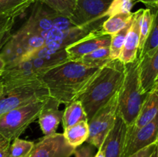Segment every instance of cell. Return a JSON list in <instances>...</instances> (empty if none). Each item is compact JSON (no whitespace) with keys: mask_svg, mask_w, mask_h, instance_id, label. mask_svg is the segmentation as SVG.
Here are the masks:
<instances>
[{"mask_svg":"<svg viewBox=\"0 0 158 157\" xmlns=\"http://www.w3.org/2000/svg\"><path fill=\"white\" fill-rule=\"evenodd\" d=\"M100 69L88 67L80 62L68 61L48 70L40 80L49 96L60 104L68 105L78 99Z\"/></svg>","mask_w":158,"mask_h":157,"instance_id":"6da1fadb","label":"cell"},{"mask_svg":"<svg viewBox=\"0 0 158 157\" xmlns=\"http://www.w3.org/2000/svg\"><path fill=\"white\" fill-rule=\"evenodd\" d=\"M124 74L125 66L120 59L112 60L99 70L77 99L81 103L88 121L120 90Z\"/></svg>","mask_w":158,"mask_h":157,"instance_id":"7a4b0ae2","label":"cell"},{"mask_svg":"<svg viewBox=\"0 0 158 157\" xmlns=\"http://www.w3.org/2000/svg\"><path fill=\"white\" fill-rule=\"evenodd\" d=\"M124 66V78L118 93V113L130 126L135 122L148 92L142 90L139 58Z\"/></svg>","mask_w":158,"mask_h":157,"instance_id":"3957f363","label":"cell"},{"mask_svg":"<svg viewBox=\"0 0 158 157\" xmlns=\"http://www.w3.org/2000/svg\"><path fill=\"white\" fill-rule=\"evenodd\" d=\"M49 97L14 109L1 115L0 135L10 142L19 138L28 126L38 119Z\"/></svg>","mask_w":158,"mask_h":157,"instance_id":"277c9868","label":"cell"},{"mask_svg":"<svg viewBox=\"0 0 158 157\" xmlns=\"http://www.w3.org/2000/svg\"><path fill=\"white\" fill-rule=\"evenodd\" d=\"M107 18L108 17H103L88 25L76 26L65 31L52 29L41 32L40 35L46 41L44 47L56 51L66 49V48L70 45L84 38L102 34V25Z\"/></svg>","mask_w":158,"mask_h":157,"instance_id":"5b68a950","label":"cell"},{"mask_svg":"<svg viewBox=\"0 0 158 157\" xmlns=\"http://www.w3.org/2000/svg\"><path fill=\"white\" fill-rule=\"evenodd\" d=\"M49 96L47 89L40 79L4 91L0 96V116L12 109Z\"/></svg>","mask_w":158,"mask_h":157,"instance_id":"8992f818","label":"cell"},{"mask_svg":"<svg viewBox=\"0 0 158 157\" xmlns=\"http://www.w3.org/2000/svg\"><path fill=\"white\" fill-rule=\"evenodd\" d=\"M118 93L119 91L88 121L89 136L86 143L97 149L115 123L118 113Z\"/></svg>","mask_w":158,"mask_h":157,"instance_id":"52a82bcc","label":"cell"},{"mask_svg":"<svg viewBox=\"0 0 158 157\" xmlns=\"http://www.w3.org/2000/svg\"><path fill=\"white\" fill-rule=\"evenodd\" d=\"M44 72L39 70L28 58L5 66L0 78L4 91L24 86L40 79Z\"/></svg>","mask_w":158,"mask_h":157,"instance_id":"ba28073f","label":"cell"},{"mask_svg":"<svg viewBox=\"0 0 158 157\" xmlns=\"http://www.w3.org/2000/svg\"><path fill=\"white\" fill-rule=\"evenodd\" d=\"M158 136V112L149 123L140 128L127 126L122 157H128L140 149L157 143Z\"/></svg>","mask_w":158,"mask_h":157,"instance_id":"9c48e42d","label":"cell"},{"mask_svg":"<svg viewBox=\"0 0 158 157\" xmlns=\"http://www.w3.org/2000/svg\"><path fill=\"white\" fill-rule=\"evenodd\" d=\"M113 0H77L69 17L76 26H83L106 17L105 13Z\"/></svg>","mask_w":158,"mask_h":157,"instance_id":"30bf717a","label":"cell"},{"mask_svg":"<svg viewBox=\"0 0 158 157\" xmlns=\"http://www.w3.org/2000/svg\"><path fill=\"white\" fill-rule=\"evenodd\" d=\"M75 148L66 142L63 133L44 135L34 145L28 157H70Z\"/></svg>","mask_w":158,"mask_h":157,"instance_id":"8fae6325","label":"cell"},{"mask_svg":"<svg viewBox=\"0 0 158 157\" xmlns=\"http://www.w3.org/2000/svg\"><path fill=\"white\" fill-rule=\"evenodd\" d=\"M54 12L55 11L52 9L37 0L34 2L29 18L18 30L35 34L50 30L52 29V18Z\"/></svg>","mask_w":158,"mask_h":157,"instance_id":"7c38bea8","label":"cell"},{"mask_svg":"<svg viewBox=\"0 0 158 157\" xmlns=\"http://www.w3.org/2000/svg\"><path fill=\"white\" fill-rule=\"evenodd\" d=\"M127 125L117 113L115 123L105 137L100 149L105 157H122L124 148Z\"/></svg>","mask_w":158,"mask_h":157,"instance_id":"4fadbf2b","label":"cell"},{"mask_svg":"<svg viewBox=\"0 0 158 157\" xmlns=\"http://www.w3.org/2000/svg\"><path fill=\"white\" fill-rule=\"evenodd\" d=\"M143 12V9H140L134 12L132 24L127 34L124 45L119 58L123 64L131 62L137 58L140 42V24Z\"/></svg>","mask_w":158,"mask_h":157,"instance_id":"5bb4252c","label":"cell"},{"mask_svg":"<svg viewBox=\"0 0 158 157\" xmlns=\"http://www.w3.org/2000/svg\"><path fill=\"white\" fill-rule=\"evenodd\" d=\"M111 42V35H100L89 37L66 48L69 61L80 62L84 55L102 47H109Z\"/></svg>","mask_w":158,"mask_h":157,"instance_id":"9a60e30c","label":"cell"},{"mask_svg":"<svg viewBox=\"0 0 158 157\" xmlns=\"http://www.w3.org/2000/svg\"><path fill=\"white\" fill-rule=\"evenodd\" d=\"M25 58L30 60L36 69L44 73L52 68L69 61L66 49L56 51L44 46L34 51Z\"/></svg>","mask_w":158,"mask_h":157,"instance_id":"2e32d148","label":"cell"},{"mask_svg":"<svg viewBox=\"0 0 158 157\" xmlns=\"http://www.w3.org/2000/svg\"><path fill=\"white\" fill-rule=\"evenodd\" d=\"M60 103L49 96L39 115V124L44 135H50L56 133L62 122L63 111L60 109Z\"/></svg>","mask_w":158,"mask_h":157,"instance_id":"e0dca14e","label":"cell"},{"mask_svg":"<svg viewBox=\"0 0 158 157\" xmlns=\"http://www.w3.org/2000/svg\"><path fill=\"white\" fill-rule=\"evenodd\" d=\"M140 59V79L142 90L149 92L155 86L158 78V48L150 56H143Z\"/></svg>","mask_w":158,"mask_h":157,"instance_id":"ac0fdd59","label":"cell"},{"mask_svg":"<svg viewBox=\"0 0 158 157\" xmlns=\"http://www.w3.org/2000/svg\"><path fill=\"white\" fill-rule=\"evenodd\" d=\"M158 112V93L152 89L147 95L140 112L132 126L140 128L149 123L154 119Z\"/></svg>","mask_w":158,"mask_h":157,"instance_id":"d6986e66","label":"cell"},{"mask_svg":"<svg viewBox=\"0 0 158 157\" xmlns=\"http://www.w3.org/2000/svg\"><path fill=\"white\" fill-rule=\"evenodd\" d=\"M12 37L19 43L24 51L25 55L22 59L30 55L34 51L43 48L46 44L44 38L40 34L28 33L17 30L12 34Z\"/></svg>","mask_w":158,"mask_h":157,"instance_id":"ffe728a7","label":"cell"},{"mask_svg":"<svg viewBox=\"0 0 158 157\" xmlns=\"http://www.w3.org/2000/svg\"><path fill=\"white\" fill-rule=\"evenodd\" d=\"M63 129L64 132L63 134L66 142L75 149L86 142L89 136L88 121L80 122L70 127Z\"/></svg>","mask_w":158,"mask_h":157,"instance_id":"44dd1931","label":"cell"},{"mask_svg":"<svg viewBox=\"0 0 158 157\" xmlns=\"http://www.w3.org/2000/svg\"><path fill=\"white\" fill-rule=\"evenodd\" d=\"M82 121H88V119L81 103L79 100H75L66 105L62 118L63 129L70 127Z\"/></svg>","mask_w":158,"mask_h":157,"instance_id":"7402d4cb","label":"cell"},{"mask_svg":"<svg viewBox=\"0 0 158 157\" xmlns=\"http://www.w3.org/2000/svg\"><path fill=\"white\" fill-rule=\"evenodd\" d=\"M133 16V12L128 13H119L110 16L103 22L101 28L103 35H112L118 32L125 27Z\"/></svg>","mask_w":158,"mask_h":157,"instance_id":"603a6c76","label":"cell"},{"mask_svg":"<svg viewBox=\"0 0 158 157\" xmlns=\"http://www.w3.org/2000/svg\"><path fill=\"white\" fill-rule=\"evenodd\" d=\"M24 55V51L22 46L15 38H12V35L0 51V58L4 61L6 66L20 61Z\"/></svg>","mask_w":158,"mask_h":157,"instance_id":"cb8c5ba5","label":"cell"},{"mask_svg":"<svg viewBox=\"0 0 158 157\" xmlns=\"http://www.w3.org/2000/svg\"><path fill=\"white\" fill-rule=\"evenodd\" d=\"M111 61L110 47H102L84 55L80 62L88 67L101 69Z\"/></svg>","mask_w":158,"mask_h":157,"instance_id":"d4e9b609","label":"cell"},{"mask_svg":"<svg viewBox=\"0 0 158 157\" xmlns=\"http://www.w3.org/2000/svg\"><path fill=\"white\" fill-rule=\"evenodd\" d=\"M154 9V12H153L154 18H153L152 26L149 35L145 41L143 49L137 56V58H139L143 56H150L158 48V9Z\"/></svg>","mask_w":158,"mask_h":157,"instance_id":"484cf974","label":"cell"},{"mask_svg":"<svg viewBox=\"0 0 158 157\" xmlns=\"http://www.w3.org/2000/svg\"><path fill=\"white\" fill-rule=\"evenodd\" d=\"M134 15V12H133ZM133 16L130 22L125 26L123 29L119 31L114 35H111V42L110 45V58L112 60H117L120 58V53L123 49V45H124L125 39H126L127 34L131 28V24H132Z\"/></svg>","mask_w":158,"mask_h":157,"instance_id":"4316f807","label":"cell"},{"mask_svg":"<svg viewBox=\"0 0 158 157\" xmlns=\"http://www.w3.org/2000/svg\"><path fill=\"white\" fill-rule=\"evenodd\" d=\"M37 0H25L21 2H9L0 0V15H10L18 17Z\"/></svg>","mask_w":158,"mask_h":157,"instance_id":"83f0119b","label":"cell"},{"mask_svg":"<svg viewBox=\"0 0 158 157\" xmlns=\"http://www.w3.org/2000/svg\"><path fill=\"white\" fill-rule=\"evenodd\" d=\"M60 15L69 17L72 15L77 0H39Z\"/></svg>","mask_w":158,"mask_h":157,"instance_id":"f1b7e54d","label":"cell"},{"mask_svg":"<svg viewBox=\"0 0 158 157\" xmlns=\"http://www.w3.org/2000/svg\"><path fill=\"white\" fill-rule=\"evenodd\" d=\"M35 143L28 140L16 138L9 146V157H28L32 152Z\"/></svg>","mask_w":158,"mask_h":157,"instance_id":"f546056e","label":"cell"},{"mask_svg":"<svg viewBox=\"0 0 158 157\" xmlns=\"http://www.w3.org/2000/svg\"><path fill=\"white\" fill-rule=\"evenodd\" d=\"M153 18H154V14L152 12L151 9H143V15H142L141 24H140V42H139L138 48V56L139 54L141 52L144 46L145 41L149 35L150 30H151V26L153 22Z\"/></svg>","mask_w":158,"mask_h":157,"instance_id":"4dcf8cb0","label":"cell"},{"mask_svg":"<svg viewBox=\"0 0 158 157\" xmlns=\"http://www.w3.org/2000/svg\"><path fill=\"white\" fill-rule=\"evenodd\" d=\"M15 18L13 15H0V51L12 35Z\"/></svg>","mask_w":158,"mask_h":157,"instance_id":"1f68e13d","label":"cell"},{"mask_svg":"<svg viewBox=\"0 0 158 157\" xmlns=\"http://www.w3.org/2000/svg\"><path fill=\"white\" fill-rule=\"evenodd\" d=\"M136 2H137V0H113L105 15L110 17L116 14L131 12V9Z\"/></svg>","mask_w":158,"mask_h":157,"instance_id":"d6a6232c","label":"cell"},{"mask_svg":"<svg viewBox=\"0 0 158 157\" xmlns=\"http://www.w3.org/2000/svg\"><path fill=\"white\" fill-rule=\"evenodd\" d=\"M52 29H55L56 30L65 31L67 29H72L76 27L75 25L71 22L69 18L64 16L63 15H60L58 12H54L52 15Z\"/></svg>","mask_w":158,"mask_h":157,"instance_id":"836d02e7","label":"cell"},{"mask_svg":"<svg viewBox=\"0 0 158 157\" xmlns=\"http://www.w3.org/2000/svg\"><path fill=\"white\" fill-rule=\"evenodd\" d=\"M73 155L75 157H94V149L90 144L76 148Z\"/></svg>","mask_w":158,"mask_h":157,"instance_id":"e575fe53","label":"cell"},{"mask_svg":"<svg viewBox=\"0 0 158 157\" xmlns=\"http://www.w3.org/2000/svg\"><path fill=\"white\" fill-rule=\"evenodd\" d=\"M156 149H157V143L140 149L128 157H151Z\"/></svg>","mask_w":158,"mask_h":157,"instance_id":"d590c367","label":"cell"},{"mask_svg":"<svg viewBox=\"0 0 158 157\" xmlns=\"http://www.w3.org/2000/svg\"><path fill=\"white\" fill-rule=\"evenodd\" d=\"M138 2L145 4L149 9H158V0H137Z\"/></svg>","mask_w":158,"mask_h":157,"instance_id":"8d00e7d4","label":"cell"},{"mask_svg":"<svg viewBox=\"0 0 158 157\" xmlns=\"http://www.w3.org/2000/svg\"><path fill=\"white\" fill-rule=\"evenodd\" d=\"M11 143L9 144H6L5 146L0 147V157H6L8 153H9V146H10Z\"/></svg>","mask_w":158,"mask_h":157,"instance_id":"74e56055","label":"cell"},{"mask_svg":"<svg viewBox=\"0 0 158 157\" xmlns=\"http://www.w3.org/2000/svg\"><path fill=\"white\" fill-rule=\"evenodd\" d=\"M11 143L10 141L7 140L6 139H5L4 137L2 136V135H0V147H2V146H5V145L6 144H9V143Z\"/></svg>","mask_w":158,"mask_h":157,"instance_id":"f35d334b","label":"cell"},{"mask_svg":"<svg viewBox=\"0 0 158 157\" xmlns=\"http://www.w3.org/2000/svg\"><path fill=\"white\" fill-rule=\"evenodd\" d=\"M5 66H6V64H5L4 61H3V60L0 58V75H2V72L4 71Z\"/></svg>","mask_w":158,"mask_h":157,"instance_id":"ab89813d","label":"cell"},{"mask_svg":"<svg viewBox=\"0 0 158 157\" xmlns=\"http://www.w3.org/2000/svg\"><path fill=\"white\" fill-rule=\"evenodd\" d=\"M94 157H105L104 153H103V152L102 151V149L100 148H99L98 151H97V154H96Z\"/></svg>","mask_w":158,"mask_h":157,"instance_id":"60d3db41","label":"cell"},{"mask_svg":"<svg viewBox=\"0 0 158 157\" xmlns=\"http://www.w3.org/2000/svg\"><path fill=\"white\" fill-rule=\"evenodd\" d=\"M3 92H4V86H3L2 83L1 81V78H0V96L2 95Z\"/></svg>","mask_w":158,"mask_h":157,"instance_id":"b9f144b4","label":"cell"},{"mask_svg":"<svg viewBox=\"0 0 158 157\" xmlns=\"http://www.w3.org/2000/svg\"><path fill=\"white\" fill-rule=\"evenodd\" d=\"M6 2H21L25 1V0H4Z\"/></svg>","mask_w":158,"mask_h":157,"instance_id":"7bdbcfd3","label":"cell"},{"mask_svg":"<svg viewBox=\"0 0 158 157\" xmlns=\"http://www.w3.org/2000/svg\"><path fill=\"white\" fill-rule=\"evenodd\" d=\"M151 157H157V149H156L155 152H154V153H153V155H151Z\"/></svg>","mask_w":158,"mask_h":157,"instance_id":"ee69618b","label":"cell"},{"mask_svg":"<svg viewBox=\"0 0 158 157\" xmlns=\"http://www.w3.org/2000/svg\"><path fill=\"white\" fill-rule=\"evenodd\" d=\"M153 89H155V90L157 91V93H158V85H155V86H154V88H153Z\"/></svg>","mask_w":158,"mask_h":157,"instance_id":"f6af8a7d","label":"cell"},{"mask_svg":"<svg viewBox=\"0 0 158 157\" xmlns=\"http://www.w3.org/2000/svg\"><path fill=\"white\" fill-rule=\"evenodd\" d=\"M157 156L158 157V142L157 143Z\"/></svg>","mask_w":158,"mask_h":157,"instance_id":"bcb514c9","label":"cell"},{"mask_svg":"<svg viewBox=\"0 0 158 157\" xmlns=\"http://www.w3.org/2000/svg\"><path fill=\"white\" fill-rule=\"evenodd\" d=\"M155 85H158V78H157V82H156Z\"/></svg>","mask_w":158,"mask_h":157,"instance_id":"7dc6e473","label":"cell"},{"mask_svg":"<svg viewBox=\"0 0 158 157\" xmlns=\"http://www.w3.org/2000/svg\"><path fill=\"white\" fill-rule=\"evenodd\" d=\"M158 142V136H157V143Z\"/></svg>","mask_w":158,"mask_h":157,"instance_id":"c3c4849f","label":"cell"},{"mask_svg":"<svg viewBox=\"0 0 158 157\" xmlns=\"http://www.w3.org/2000/svg\"><path fill=\"white\" fill-rule=\"evenodd\" d=\"M8 154H9V153H8ZM6 157H9V155H7V156H6Z\"/></svg>","mask_w":158,"mask_h":157,"instance_id":"681fc988","label":"cell"}]
</instances>
